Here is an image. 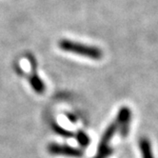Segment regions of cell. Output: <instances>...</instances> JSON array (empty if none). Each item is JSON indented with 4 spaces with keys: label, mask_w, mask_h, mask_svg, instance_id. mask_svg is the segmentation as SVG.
<instances>
[{
    "label": "cell",
    "mask_w": 158,
    "mask_h": 158,
    "mask_svg": "<svg viewBox=\"0 0 158 158\" xmlns=\"http://www.w3.org/2000/svg\"><path fill=\"white\" fill-rule=\"evenodd\" d=\"M59 48L64 52L75 53L77 55L84 56V57L94 60H99L103 57V52L97 47L67 39H63L59 42Z\"/></svg>",
    "instance_id": "1"
},
{
    "label": "cell",
    "mask_w": 158,
    "mask_h": 158,
    "mask_svg": "<svg viewBox=\"0 0 158 158\" xmlns=\"http://www.w3.org/2000/svg\"><path fill=\"white\" fill-rule=\"evenodd\" d=\"M48 152L52 155H61L73 158H82L84 152L77 148H73L69 145H62L57 143H52L48 146Z\"/></svg>",
    "instance_id": "2"
},
{
    "label": "cell",
    "mask_w": 158,
    "mask_h": 158,
    "mask_svg": "<svg viewBox=\"0 0 158 158\" xmlns=\"http://www.w3.org/2000/svg\"><path fill=\"white\" fill-rule=\"evenodd\" d=\"M131 118V112L128 107H122L118 112L116 123L120 130V134L122 136H127L129 133L130 123Z\"/></svg>",
    "instance_id": "3"
},
{
    "label": "cell",
    "mask_w": 158,
    "mask_h": 158,
    "mask_svg": "<svg viewBox=\"0 0 158 158\" xmlns=\"http://www.w3.org/2000/svg\"><path fill=\"white\" fill-rule=\"evenodd\" d=\"M117 128H118V126H117L116 122L111 123L108 127V129L105 131V132L103 134V136L100 139V142L98 144V151H102V150L108 148V144L110 143L112 136H114L115 131H117Z\"/></svg>",
    "instance_id": "4"
},
{
    "label": "cell",
    "mask_w": 158,
    "mask_h": 158,
    "mask_svg": "<svg viewBox=\"0 0 158 158\" xmlns=\"http://www.w3.org/2000/svg\"><path fill=\"white\" fill-rule=\"evenodd\" d=\"M139 148L142 153V158H154L152 154V145L149 139L143 137L139 141Z\"/></svg>",
    "instance_id": "5"
},
{
    "label": "cell",
    "mask_w": 158,
    "mask_h": 158,
    "mask_svg": "<svg viewBox=\"0 0 158 158\" xmlns=\"http://www.w3.org/2000/svg\"><path fill=\"white\" fill-rule=\"evenodd\" d=\"M29 82L31 86V88L35 89L37 94H43L45 91V84L38 77L36 73H32L29 77Z\"/></svg>",
    "instance_id": "6"
},
{
    "label": "cell",
    "mask_w": 158,
    "mask_h": 158,
    "mask_svg": "<svg viewBox=\"0 0 158 158\" xmlns=\"http://www.w3.org/2000/svg\"><path fill=\"white\" fill-rule=\"evenodd\" d=\"M76 139L77 142L80 144L82 147H88V145L89 144V139L88 137V135L82 131H79L76 135Z\"/></svg>",
    "instance_id": "7"
},
{
    "label": "cell",
    "mask_w": 158,
    "mask_h": 158,
    "mask_svg": "<svg viewBox=\"0 0 158 158\" xmlns=\"http://www.w3.org/2000/svg\"><path fill=\"white\" fill-rule=\"evenodd\" d=\"M112 149L111 148H106L102 151H98L97 154L94 158H109L112 154Z\"/></svg>",
    "instance_id": "8"
},
{
    "label": "cell",
    "mask_w": 158,
    "mask_h": 158,
    "mask_svg": "<svg viewBox=\"0 0 158 158\" xmlns=\"http://www.w3.org/2000/svg\"><path fill=\"white\" fill-rule=\"evenodd\" d=\"M53 130L55 132H57L58 134L62 135V136H65V137H70V136H73V133L69 131H67L65 129H62L61 127L57 126V125H54L53 126Z\"/></svg>",
    "instance_id": "9"
}]
</instances>
